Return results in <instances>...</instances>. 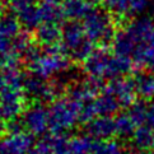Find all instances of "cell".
<instances>
[{"instance_id": "52a82bcc", "label": "cell", "mask_w": 154, "mask_h": 154, "mask_svg": "<svg viewBox=\"0 0 154 154\" xmlns=\"http://www.w3.org/2000/svg\"><path fill=\"white\" fill-rule=\"evenodd\" d=\"M113 52L108 51V47H97L83 63V71L88 78L106 80L109 61Z\"/></svg>"}, {"instance_id": "83f0119b", "label": "cell", "mask_w": 154, "mask_h": 154, "mask_svg": "<svg viewBox=\"0 0 154 154\" xmlns=\"http://www.w3.org/2000/svg\"><path fill=\"white\" fill-rule=\"evenodd\" d=\"M145 125L154 130V101L148 103V109H146V120Z\"/></svg>"}, {"instance_id": "603a6c76", "label": "cell", "mask_w": 154, "mask_h": 154, "mask_svg": "<svg viewBox=\"0 0 154 154\" xmlns=\"http://www.w3.org/2000/svg\"><path fill=\"white\" fill-rule=\"evenodd\" d=\"M146 109H148V102L145 100H136L131 106L128 108L129 116L133 119V121L136 124V126L145 125L146 120Z\"/></svg>"}, {"instance_id": "8992f818", "label": "cell", "mask_w": 154, "mask_h": 154, "mask_svg": "<svg viewBox=\"0 0 154 154\" xmlns=\"http://www.w3.org/2000/svg\"><path fill=\"white\" fill-rule=\"evenodd\" d=\"M20 119L26 131L35 136L45 135L48 130V108L42 103H31V106H27Z\"/></svg>"}, {"instance_id": "4dcf8cb0", "label": "cell", "mask_w": 154, "mask_h": 154, "mask_svg": "<svg viewBox=\"0 0 154 154\" xmlns=\"http://www.w3.org/2000/svg\"><path fill=\"white\" fill-rule=\"evenodd\" d=\"M4 133H7V131H5V121L0 120V136H2Z\"/></svg>"}, {"instance_id": "4fadbf2b", "label": "cell", "mask_w": 154, "mask_h": 154, "mask_svg": "<svg viewBox=\"0 0 154 154\" xmlns=\"http://www.w3.org/2000/svg\"><path fill=\"white\" fill-rule=\"evenodd\" d=\"M63 29L60 24L42 23L35 31V41L42 47L56 46L61 43Z\"/></svg>"}, {"instance_id": "836d02e7", "label": "cell", "mask_w": 154, "mask_h": 154, "mask_svg": "<svg viewBox=\"0 0 154 154\" xmlns=\"http://www.w3.org/2000/svg\"><path fill=\"white\" fill-rule=\"evenodd\" d=\"M153 19H154V18H153Z\"/></svg>"}, {"instance_id": "7402d4cb", "label": "cell", "mask_w": 154, "mask_h": 154, "mask_svg": "<svg viewBox=\"0 0 154 154\" xmlns=\"http://www.w3.org/2000/svg\"><path fill=\"white\" fill-rule=\"evenodd\" d=\"M93 137L84 135H78L71 137V154H92L93 144H94Z\"/></svg>"}, {"instance_id": "f1b7e54d", "label": "cell", "mask_w": 154, "mask_h": 154, "mask_svg": "<svg viewBox=\"0 0 154 154\" xmlns=\"http://www.w3.org/2000/svg\"><path fill=\"white\" fill-rule=\"evenodd\" d=\"M5 88H7V80H5V75H4L3 69H0V94H2V92Z\"/></svg>"}, {"instance_id": "5b68a950", "label": "cell", "mask_w": 154, "mask_h": 154, "mask_svg": "<svg viewBox=\"0 0 154 154\" xmlns=\"http://www.w3.org/2000/svg\"><path fill=\"white\" fill-rule=\"evenodd\" d=\"M22 89H23L27 102L31 101V103L51 104L55 100L60 98L52 80H47L46 78H42L32 71L29 74H26Z\"/></svg>"}, {"instance_id": "d6986e66", "label": "cell", "mask_w": 154, "mask_h": 154, "mask_svg": "<svg viewBox=\"0 0 154 154\" xmlns=\"http://www.w3.org/2000/svg\"><path fill=\"white\" fill-rule=\"evenodd\" d=\"M133 145L139 150H153L154 148V130L148 125L137 126L133 139Z\"/></svg>"}, {"instance_id": "d6a6232c", "label": "cell", "mask_w": 154, "mask_h": 154, "mask_svg": "<svg viewBox=\"0 0 154 154\" xmlns=\"http://www.w3.org/2000/svg\"><path fill=\"white\" fill-rule=\"evenodd\" d=\"M28 154H38V153H37V152H36L35 149H32V150H31V152H29Z\"/></svg>"}, {"instance_id": "277c9868", "label": "cell", "mask_w": 154, "mask_h": 154, "mask_svg": "<svg viewBox=\"0 0 154 154\" xmlns=\"http://www.w3.org/2000/svg\"><path fill=\"white\" fill-rule=\"evenodd\" d=\"M71 66H73V63L63 52L61 45H56L43 47V54L36 63L31 65L29 70L42 78L48 79L65 73Z\"/></svg>"}, {"instance_id": "8fae6325", "label": "cell", "mask_w": 154, "mask_h": 154, "mask_svg": "<svg viewBox=\"0 0 154 154\" xmlns=\"http://www.w3.org/2000/svg\"><path fill=\"white\" fill-rule=\"evenodd\" d=\"M135 92L139 98L150 101L154 98V73L150 70H136L131 74Z\"/></svg>"}, {"instance_id": "9a60e30c", "label": "cell", "mask_w": 154, "mask_h": 154, "mask_svg": "<svg viewBox=\"0 0 154 154\" xmlns=\"http://www.w3.org/2000/svg\"><path fill=\"white\" fill-rule=\"evenodd\" d=\"M15 14L18 17L22 29L28 32V33H32V32L35 33V31L42 24V17L40 9H38V4L29 5V7L19 10Z\"/></svg>"}, {"instance_id": "ffe728a7", "label": "cell", "mask_w": 154, "mask_h": 154, "mask_svg": "<svg viewBox=\"0 0 154 154\" xmlns=\"http://www.w3.org/2000/svg\"><path fill=\"white\" fill-rule=\"evenodd\" d=\"M22 27L14 12H5L0 15V36L13 38L20 33Z\"/></svg>"}, {"instance_id": "e0dca14e", "label": "cell", "mask_w": 154, "mask_h": 154, "mask_svg": "<svg viewBox=\"0 0 154 154\" xmlns=\"http://www.w3.org/2000/svg\"><path fill=\"white\" fill-rule=\"evenodd\" d=\"M63 4L65 17L69 20L82 22L93 9L87 4L85 0H65Z\"/></svg>"}, {"instance_id": "484cf974", "label": "cell", "mask_w": 154, "mask_h": 154, "mask_svg": "<svg viewBox=\"0 0 154 154\" xmlns=\"http://www.w3.org/2000/svg\"><path fill=\"white\" fill-rule=\"evenodd\" d=\"M5 2H7L8 8L14 13H17L27 7H29V5L37 4V0H5Z\"/></svg>"}, {"instance_id": "7c38bea8", "label": "cell", "mask_w": 154, "mask_h": 154, "mask_svg": "<svg viewBox=\"0 0 154 154\" xmlns=\"http://www.w3.org/2000/svg\"><path fill=\"white\" fill-rule=\"evenodd\" d=\"M38 9L42 17V23L64 24V19H66L64 4L60 0H40Z\"/></svg>"}, {"instance_id": "9c48e42d", "label": "cell", "mask_w": 154, "mask_h": 154, "mask_svg": "<svg viewBox=\"0 0 154 154\" xmlns=\"http://www.w3.org/2000/svg\"><path fill=\"white\" fill-rule=\"evenodd\" d=\"M104 89L109 93H112L119 100L121 107L126 109L136 101V97H137L131 75L125 76V78H117V79L109 80L108 83H106Z\"/></svg>"}, {"instance_id": "5bb4252c", "label": "cell", "mask_w": 154, "mask_h": 154, "mask_svg": "<svg viewBox=\"0 0 154 154\" xmlns=\"http://www.w3.org/2000/svg\"><path fill=\"white\" fill-rule=\"evenodd\" d=\"M111 47H112V52L115 55H117V56H124V57H130L133 60L137 52V45L124 27L117 29Z\"/></svg>"}, {"instance_id": "7a4b0ae2", "label": "cell", "mask_w": 154, "mask_h": 154, "mask_svg": "<svg viewBox=\"0 0 154 154\" xmlns=\"http://www.w3.org/2000/svg\"><path fill=\"white\" fill-rule=\"evenodd\" d=\"M85 35L98 47H108L116 36V20L106 8H94L82 20Z\"/></svg>"}, {"instance_id": "ba28073f", "label": "cell", "mask_w": 154, "mask_h": 154, "mask_svg": "<svg viewBox=\"0 0 154 154\" xmlns=\"http://www.w3.org/2000/svg\"><path fill=\"white\" fill-rule=\"evenodd\" d=\"M36 144V136L23 131L20 134L7 135L0 139L2 154H28Z\"/></svg>"}, {"instance_id": "30bf717a", "label": "cell", "mask_w": 154, "mask_h": 154, "mask_svg": "<svg viewBox=\"0 0 154 154\" xmlns=\"http://www.w3.org/2000/svg\"><path fill=\"white\" fill-rule=\"evenodd\" d=\"M88 136L96 140H109L116 136V124L113 116H97L84 125Z\"/></svg>"}, {"instance_id": "f546056e", "label": "cell", "mask_w": 154, "mask_h": 154, "mask_svg": "<svg viewBox=\"0 0 154 154\" xmlns=\"http://www.w3.org/2000/svg\"><path fill=\"white\" fill-rule=\"evenodd\" d=\"M7 8H8L7 2H5V0H0V15L5 12V9H7Z\"/></svg>"}, {"instance_id": "3957f363", "label": "cell", "mask_w": 154, "mask_h": 154, "mask_svg": "<svg viewBox=\"0 0 154 154\" xmlns=\"http://www.w3.org/2000/svg\"><path fill=\"white\" fill-rule=\"evenodd\" d=\"M79 122L78 106L69 98L60 97L48 107V130L51 134H66Z\"/></svg>"}, {"instance_id": "2e32d148", "label": "cell", "mask_w": 154, "mask_h": 154, "mask_svg": "<svg viewBox=\"0 0 154 154\" xmlns=\"http://www.w3.org/2000/svg\"><path fill=\"white\" fill-rule=\"evenodd\" d=\"M94 103L98 116H115V115L120 113L119 111L122 108L117 98L106 89H103L97 96Z\"/></svg>"}, {"instance_id": "cb8c5ba5", "label": "cell", "mask_w": 154, "mask_h": 154, "mask_svg": "<svg viewBox=\"0 0 154 154\" xmlns=\"http://www.w3.org/2000/svg\"><path fill=\"white\" fill-rule=\"evenodd\" d=\"M52 154H71V137L66 134H51Z\"/></svg>"}, {"instance_id": "4316f807", "label": "cell", "mask_w": 154, "mask_h": 154, "mask_svg": "<svg viewBox=\"0 0 154 154\" xmlns=\"http://www.w3.org/2000/svg\"><path fill=\"white\" fill-rule=\"evenodd\" d=\"M144 66L154 73V47H148L144 57Z\"/></svg>"}, {"instance_id": "1f68e13d", "label": "cell", "mask_w": 154, "mask_h": 154, "mask_svg": "<svg viewBox=\"0 0 154 154\" xmlns=\"http://www.w3.org/2000/svg\"><path fill=\"white\" fill-rule=\"evenodd\" d=\"M144 154H154V150H145Z\"/></svg>"}, {"instance_id": "ac0fdd59", "label": "cell", "mask_w": 154, "mask_h": 154, "mask_svg": "<svg viewBox=\"0 0 154 154\" xmlns=\"http://www.w3.org/2000/svg\"><path fill=\"white\" fill-rule=\"evenodd\" d=\"M116 124V137L120 140H131L136 130V124L129 116L128 112H121L115 116Z\"/></svg>"}, {"instance_id": "44dd1931", "label": "cell", "mask_w": 154, "mask_h": 154, "mask_svg": "<svg viewBox=\"0 0 154 154\" xmlns=\"http://www.w3.org/2000/svg\"><path fill=\"white\" fill-rule=\"evenodd\" d=\"M92 154H128L124 145L116 139L109 140H94Z\"/></svg>"}, {"instance_id": "d4e9b609", "label": "cell", "mask_w": 154, "mask_h": 154, "mask_svg": "<svg viewBox=\"0 0 154 154\" xmlns=\"http://www.w3.org/2000/svg\"><path fill=\"white\" fill-rule=\"evenodd\" d=\"M150 0H126L129 7V17H136L145 10Z\"/></svg>"}, {"instance_id": "6da1fadb", "label": "cell", "mask_w": 154, "mask_h": 154, "mask_svg": "<svg viewBox=\"0 0 154 154\" xmlns=\"http://www.w3.org/2000/svg\"><path fill=\"white\" fill-rule=\"evenodd\" d=\"M61 48L73 64H83L94 50V43L87 37L83 23L66 20L61 26Z\"/></svg>"}]
</instances>
